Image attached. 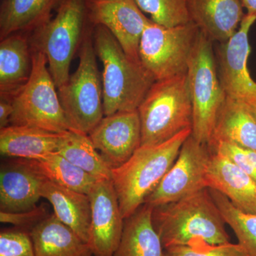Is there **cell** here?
<instances>
[{
	"label": "cell",
	"instance_id": "ba28073f",
	"mask_svg": "<svg viewBox=\"0 0 256 256\" xmlns=\"http://www.w3.org/2000/svg\"><path fill=\"white\" fill-rule=\"evenodd\" d=\"M214 42L201 31L188 62V88L193 107L192 136L208 144L226 96L220 84Z\"/></svg>",
	"mask_w": 256,
	"mask_h": 256
},
{
	"label": "cell",
	"instance_id": "d4e9b609",
	"mask_svg": "<svg viewBox=\"0 0 256 256\" xmlns=\"http://www.w3.org/2000/svg\"><path fill=\"white\" fill-rule=\"evenodd\" d=\"M50 182L88 194L96 178L55 152L37 159H18Z\"/></svg>",
	"mask_w": 256,
	"mask_h": 256
},
{
	"label": "cell",
	"instance_id": "5b68a950",
	"mask_svg": "<svg viewBox=\"0 0 256 256\" xmlns=\"http://www.w3.org/2000/svg\"><path fill=\"white\" fill-rule=\"evenodd\" d=\"M141 146H156L192 129L193 107L188 74L156 80L138 108Z\"/></svg>",
	"mask_w": 256,
	"mask_h": 256
},
{
	"label": "cell",
	"instance_id": "6da1fadb",
	"mask_svg": "<svg viewBox=\"0 0 256 256\" xmlns=\"http://www.w3.org/2000/svg\"><path fill=\"white\" fill-rule=\"evenodd\" d=\"M152 220L164 249L196 238L212 244L230 242L226 224L208 188L154 207Z\"/></svg>",
	"mask_w": 256,
	"mask_h": 256
},
{
	"label": "cell",
	"instance_id": "9c48e42d",
	"mask_svg": "<svg viewBox=\"0 0 256 256\" xmlns=\"http://www.w3.org/2000/svg\"><path fill=\"white\" fill-rule=\"evenodd\" d=\"M200 32V28L192 21L174 28L152 22L141 38V64L156 82L186 74Z\"/></svg>",
	"mask_w": 256,
	"mask_h": 256
},
{
	"label": "cell",
	"instance_id": "30bf717a",
	"mask_svg": "<svg viewBox=\"0 0 256 256\" xmlns=\"http://www.w3.org/2000/svg\"><path fill=\"white\" fill-rule=\"evenodd\" d=\"M212 154L208 144L190 136L164 178L146 197L148 206H162L207 188L205 176Z\"/></svg>",
	"mask_w": 256,
	"mask_h": 256
},
{
	"label": "cell",
	"instance_id": "83f0119b",
	"mask_svg": "<svg viewBox=\"0 0 256 256\" xmlns=\"http://www.w3.org/2000/svg\"><path fill=\"white\" fill-rule=\"evenodd\" d=\"M140 9L150 14L153 22L174 28L192 22L188 0H134Z\"/></svg>",
	"mask_w": 256,
	"mask_h": 256
},
{
	"label": "cell",
	"instance_id": "9a60e30c",
	"mask_svg": "<svg viewBox=\"0 0 256 256\" xmlns=\"http://www.w3.org/2000/svg\"><path fill=\"white\" fill-rule=\"evenodd\" d=\"M205 183L238 210L256 214V181L228 158L212 152Z\"/></svg>",
	"mask_w": 256,
	"mask_h": 256
},
{
	"label": "cell",
	"instance_id": "484cf974",
	"mask_svg": "<svg viewBox=\"0 0 256 256\" xmlns=\"http://www.w3.org/2000/svg\"><path fill=\"white\" fill-rule=\"evenodd\" d=\"M57 153L98 181L112 180V168L96 149L88 134L76 130L64 132Z\"/></svg>",
	"mask_w": 256,
	"mask_h": 256
},
{
	"label": "cell",
	"instance_id": "8992f818",
	"mask_svg": "<svg viewBox=\"0 0 256 256\" xmlns=\"http://www.w3.org/2000/svg\"><path fill=\"white\" fill-rule=\"evenodd\" d=\"M94 28L88 31L79 48L78 68L66 82L57 89L72 130L87 134L104 117L102 76L96 60Z\"/></svg>",
	"mask_w": 256,
	"mask_h": 256
},
{
	"label": "cell",
	"instance_id": "f546056e",
	"mask_svg": "<svg viewBox=\"0 0 256 256\" xmlns=\"http://www.w3.org/2000/svg\"><path fill=\"white\" fill-rule=\"evenodd\" d=\"M208 146L210 152L220 153L228 158L256 181V151L225 142Z\"/></svg>",
	"mask_w": 256,
	"mask_h": 256
},
{
	"label": "cell",
	"instance_id": "7c38bea8",
	"mask_svg": "<svg viewBox=\"0 0 256 256\" xmlns=\"http://www.w3.org/2000/svg\"><path fill=\"white\" fill-rule=\"evenodd\" d=\"M90 22L107 28L126 54L137 63L143 32L152 21L143 14L134 0H89Z\"/></svg>",
	"mask_w": 256,
	"mask_h": 256
},
{
	"label": "cell",
	"instance_id": "f1b7e54d",
	"mask_svg": "<svg viewBox=\"0 0 256 256\" xmlns=\"http://www.w3.org/2000/svg\"><path fill=\"white\" fill-rule=\"evenodd\" d=\"M165 256H248L238 244H212L201 238L165 248Z\"/></svg>",
	"mask_w": 256,
	"mask_h": 256
},
{
	"label": "cell",
	"instance_id": "cb8c5ba5",
	"mask_svg": "<svg viewBox=\"0 0 256 256\" xmlns=\"http://www.w3.org/2000/svg\"><path fill=\"white\" fill-rule=\"evenodd\" d=\"M60 0H1L0 40L16 32H32L52 18Z\"/></svg>",
	"mask_w": 256,
	"mask_h": 256
},
{
	"label": "cell",
	"instance_id": "836d02e7",
	"mask_svg": "<svg viewBox=\"0 0 256 256\" xmlns=\"http://www.w3.org/2000/svg\"><path fill=\"white\" fill-rule=\"evenodd\" d=\"M242 8L247 10V14L256 15V0H240Z\"/></svg>",
	"mask_w": 256,
	"mask_h": 256
},
{
	"label": "cell",
	"instance_id": "ffe728a7",
	"mask_svg": "<svg viewBox=\"0 0 256 256\" xmlns=\"http://www.w3.org/2000/svg\"><path fill=\"white\" fill-rule=\"evenodd\" d=\"M36 256H94L86 242L54 214L28 230Z\"/></svg>",
	"mask_w": 256,
	"mask_h": 256
},
{
	"label": "cell",
	"instance_id": "e575fe53",
	"mask_svg": "<svg viewBox=\"0 0 256 256\" xmlns=\"http://www.w3.org/2000/svg\"><path fill=\"white\" fill-rule=\"evenodd\" d=\"M248 106L249 108H250V110H252V114H254V116H255L256 119V104Z\"/></svg>",
	"mask_w": 256,
	"mask_h": 256
},
{
	"label": "cell",
	"instance_id": "d6986e66",
	"mask_svg": "<svg viewBox=\"0 0 256 256\" xmlns=\"http://www.w3.org/2000/svg\"><path fill=\"white\" fill-rule=\"evenodd\" d=\"M64 134L32 126L10 124L0 130V152L2 156L16 159H37L57 152Z\"/></svg>",
	"mask_w": 256,
	"mask_h": 256
},
{
	"label": "cell",
	"instance_id": "7402d4cb",
	"mask_svg": "<svg viewBox=\"0 0 256 256\" xmlns=\"http://www.w3.org/2000/svg\"><path fill=\"white\" fill-rule=\"evenodd\" d=\"M42 198L50 202L54 215L88 242L92 220V206L88 195L74 191L45 180Z\"/></svg>",
	"mask_w": 256,
	"mask_h": 256
},
{
	"label": "cell",
	"instance_id": "8fae6325",
	"mask_svg": "<svg viewBox=\"0 0 256 256\" xmlns=\"http://www.w3.org/2000/svg\"><path fill=\"white\" fill-rule=\"evenodd\" d=\"M256 15L246 14L236 32L216 48L217 69L226 96L247 105L256 104V82L248 69V34Z\"/></svg>",
	"mask_w": 256,
	"mask_h": 256
},
{
	"label": "cell",
	"instance_id": "2e32d148",
	"mask_svg": "<svg viewBox=\"0 0 256 256\" xmlns=\"http://www.w3.org/2000/svg\"><path fill=\"white\" fill-rule=\"evenodd\" d=\"M33 67L31 32H16L0 42V98L12 100L30 78Z\"/></svg>",
	"mask_w": 256,
	"mask_h": 256
},
{
	"label": "cell",
	"instance_id": "4fadbf2b",
	"mask_svg": "<svg viewBox=\"0 0 256 256\" xmlns=\"http://www.w3.org/2000/svg\"><path fill=\"white\" fill-rule=\"evenodd\" d=\"M88 195L92 206L88 245L94 256H114L124 220L112 180L96 182Z\"/></svg>",
	"mask_w": 256,
	"mask_h": 256
},
{
	"label": "cell",
	"instance_id": "1f68e13d",
	"mask_svg": "<svg viewBox=\"0 0 256 256\" xmlns=\"http://www.w3.org/2000/svg\"><path fill=\"white\" fill-rule=\"evenodd\" d=\"M46 208L43 206H36L32 210L21 212H0V222L14 225L18 228H30L46 218Z\"/></svg>",
	"mask_w": 256,
	"mask_h": 256
},
{
	"label": "cell",
	"instance_id": "44dd1931",
	"mask_svg": "<svg viewBox=\"0 0 256 256\" xmlns=\"http://www.w3.org/2000/svg\"><path fill=\"white\" fill-rule=\"evenodd\" d=\"M218 142L232 143L256 151V119L245 102L226 97L207 144Z\"/></svg>",
	"mask_w": 256,
	"mask_h": 256
},
{
	"label": "cell",
	"instance_id": "3957f363",
	"mask_svg": "<svg viewBox=\"0 0 256 256\" xmlns=\"http://www.w3.org/2000/svg\"><path fill=\"white\" fill-rule=\"evenodd\" d=\"M192 130L166 142L141 146L124 164L112 170V181L124 220L132 215L154 191L176 160Z\"/></svg>",
	"mask_w": 256,
	"mask_h": 256
},
{
	"label": "cell",
	"instance_id": "52a82bcc",
	"mask_svg": "<svg viewBox=\"0 0 256 256\" xmlns=\"http://www.w3.org/2000/svg\"><path fill=\"white\" fill-rule=\"evenodd\" d=\"M32 60L30 79L12 98L10 124L32 126L57 133L72 130L60 104L46 55L32 48Z\"/></svg>",
	"mask_w": 256,
	"mask_h": 256
},
{
	"label": "cell",
	"instance_id": "4dcf8cb0",
	"mask_svg": "<svg viewBox=\"0 0 256 256\" xmlns=\"http://www.w3.org/2000/svg\"><path fill=\"white\" fill-rule=\"evenodd\" d=\"M0 256H36L28 232L21 228L1 230Z\"/></svg>",
	"mask_w": 256,
	"mask_h": 256
},
{
	"label": "cell",
	"instance_id": "ac0fdd59",
	"mask_svg": "<svg viewBox=\"0 0 256 256\" xmlns=\"http://www.w3.org/2000/svg\"><path fill=\"white\" fill-rule=\"evenodd\" d=\"M240 0H188L190 18L212 42L223 43L236 32L244 14Z\"/></svg>",
	"mask_w": 256,
	"mask_h": 256
},
{
	"label": "cell",
	"instance_id": "4316f807",
	"mask_svg": "<svg viewBox=\"0 0 256 256\" xmlns=\"http://www.w3.org/2000/svg\"><path fill=\"white\" fill-rule=\"evenodd\" d=\"M210 191L226 224L232 228L238 238L239 245L248 256H256V214L238 210L220 192L212 188Z\"/></svg>",
	"mask_w": 256,
	"mask_h": 256
},
{
	"label": "cell",
	"instance_id": "277c9868",
	"mask_svg": "<svg viewBox=\"0 0 256 256\" xmlns=\"http://www.w3.org/2000/svg\"><path fill=\"white\" fill-rule=\"evenodd\" d=\"M89 0H60L52 18L31 32L32 48L43 52L57 89L70 76V66L88 31L90 21Z\"/></svg>",
	"mask_w": 256,
	"mask_h": 256
},
{
	"label": "cell",
	"instance_id": "7a4b0ae2",
	"mask_svg": "<svg viewBox=\"0 0 256 256\" xmlns=\"http://www.w3.org/2000/svg\"><path fill=\"white\" fill-rule=\"evenodd\" d=\"M92 40L104 68L101 76L104 116L138 110L156 80L142 64L126 54L105 26H94Z\"/></svg>",
	"mask_w": 256,
	"mask_h": 256
},
{
	"label": "cell",
	"instance_id": "603a6c76",
	"mask_svg": "<svg viewBox=\"0 0 256 256\" xmlns=\"http://www.w3.org/2000/svg\"><path fill=\"white\" fill-rule=\"evenodd\" d=\"M152 207L142 204L124 220V232L114 256H165V249L153 225Z\"/></svg>",
	"mask_w": 256,
	"mask_h": 256
},
{
	"label": "cell",
	"instance_id": "e0dca14e",
	"mask_svg": "<svg viewBox=\"0 0 256 256\" xmlns=\"http://www.w3.org/2000/svg\"><path fill=\"white\" fill-rule=\"evenodd\" d=\"M45 180L28 165L16 159L2 166L0 172V210L21 212L32 210L42 198Z\"/></svg>",
	"mask_w": 256,
	"mask_h": 256
},
{
	"label": "cell",
	"instance_id": "d6a6232c",
	"mask_svg": "<svg viewBox=\"0 0 256 256\" xmlns=\"http://www.w3.org/2000/svg\"><path fill=\"white\" fill-rule=\"evenodd\" d=\"M12 112V100L0 98V130L10 126Z\"/></svg>",
	"mask_w": 256,
	"mask_h": 256
},
{
	"label": "cell",
	"instance_id": "5bb4252c",
	"mask_svg": "<svg viewBox=\"0 0 256 256\" xmlns=\"http://www.w3.org/2000/svg\"><path fill=\"white\" fill-rule=\"evenodd\" d=\"M88 136L112 170L119 168L141 146L142 132L138 110L104 116Z\"/></svg>",
	"mask_w": 256,
	"mask_h": 256
}]
</instances>
